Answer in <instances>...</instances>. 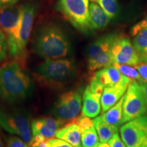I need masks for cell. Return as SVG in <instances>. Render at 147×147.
Here are the masks:
<instances>
[{
    "instance_id": "1",
    "label": "cell",
    "mask_w": 147,
    "mask_h": 147,
    "mask_svg": "<svg viewBox=\"0 0 147 147\" xmlns=\"http://www.w3.org/2000/svg\"><path fill=\"white\" fill-rule=\"evenodd\" d=\"M34 85L20 61L6 62L0 67V97L8 103L21 102L32 93Z\"/></svg>"
},
{
    "instance_id": "2",
    "label": "cell",
    "mask_w": 147,
    "mask_h": 147,
    "mask_svg": "<svg viewBox=\"0 0 147 147\" xmlns=\"http://www.w3.org/2000/svg\"><path fill=\"white\" fill-rule=\"evenodd\" d=\"M34 47L36 54L45 59L65 58L71 53V43L67 35L60 27L53 23L39 29Z\"/></svg>"
},
{
    "instance_id": "3",
    "label": "cell",
    "mask_w": 147,
    "mask_h": 147,
    "mask_svg": "<svg viewBox=\"0 0 147 147\" xmlns=\"http://www.w3.org/2000/svg\"><path fill=\"white\" fill-rule=\"evenodd\" d=\"M34 78L41 86L59 88L74 78L76 64L72 59H46L38 66L34 74Z\"/></svg>"
},
{
    "instance_id": "4",
    "label": "cell",
    "mask_w": 147,
    "mask_h": 147,
    "mask_svg": "<svg viewBox=\"0 0 147 147\" xmlns=\"http://www.w3.org/2000/svg\"><path fill=\"white\" fill-rule=\"evenodd\" d=\"M23 19V5H6L0 8V28L6 36L8 52L18 61H24L19 47Z\"/></svg>"
},
{
    "instance_id": "5",
    "label": "cell",
    "mask_w": 147,
    "mask_h": 147,
    "mask_svg": "<svg viewBox=\"0 0 147 147\" xmlns=\"http://www.w3.org/2000/svg\"><path fill=\"white\" fill-rule=\"evenodd\" d=\"M0 127L8 133L17 135L31 147L32 122L25 112L20 110L8 111L0 108Z\"/></svg>"
},
{
    "instance_id": "6",
    "label": "cell",
    "mask_w": 147,
    "mask_h": 147,
    "mask_svg": "<svg viewBox=\"0 0 147 147\" xmlns=\"http://www.w3.org/2000/svg\"><path fill=\"white\" fill-rule=\"evenodd\" d=\"M57 9L80 32L91 31L89 0H59Z\"/></svg>"
},
{
    "instance_id": "7",
    "label": "cell",
    "mask_w": 147,
    "mask_h": 147,
    "mask_svg": "<svg viewBox=\"0 0 147 147\" xmlns=\"http://www.w3.org/2000/svg\"><path fill=\"white\" fill-rule=\"evenodd\" d=\"M81 89L67 91L58 97L55 103L52 113L55 118L63 123L75 122L82 108Z\"/></svg>"
},
{
    "instance_id": "8",
    "label": "cell",
    "mask_w": 147,
    "mask_h": 147,
    "mask_svg": "<svg viewBox=\"0 0 147 147\" xmlns=\"http://www.w3.org/2000/svg\"><path fill=\"white\" fill-rule=\"evenodd\" d=\"M146 112V101L140 83L131 80L123 95L122 123L145 115Z\"/></svg>"
},
{
    "instance_id": "9",
    "label": "cell",
    "mask_w": 147,
    "mask_h": 147,
    "mask_svg": "<svg viewBox=\"0 0 147 147\" xmlns=\"http://www.w3.org/2000/svg\"><path fill=\"white\" fill-rule=\"evenodd\" d=\"M119 131L127 147H147V116L125 123Z\"/></svg>"
},
{
    "instance_id": "10",
    "label": "cell",
    "mask_w": 147,
    "mask_h": 147,
    "mask_svg": "<svg viewBox=\"0 0 147 147\" xmlns=\"http://www.w3.org/2000/svg\"><path fill=\"white\" fill-rule=\"evenodd\" d=\"M110 53L113 64L135 66L140 62L133 43L127 37L118 35L112 45Z\"/></svg>"
},
{
    "instance_id": "11",
    "label": "cell",
    "mask_w": 147,
    "mask_h": 147,
    "mask_svg": "<svg viewBox=\"0 0 147 147\" xmlns=\"http://www.w3.org/2000/svg\"><path fill=\"white\" fill-rule=\"evenodd\" d=\"M131 81V79L125 77L118 83L104 88L101 97L102 113L109 110L123 97Z\"/></svg>"
},
{
    "instance_id": "12",
    "label": "cell",
    "mask_w": 147,
    "mask_h": 147,
    "mask_svg": "<svg viewBox=\"0 0 147 147\" xmlns=\"http://www.w3.org/2000/svg\"><path fill=\"white\" fill-rule=\"evenodd\" d=\"M36 12V7L34 5L31 3L23 5V19L20 33L19 47L22 57L24 59L25 57V51L32 32Z\"/></svg>"
},
{
    "instance_id": "13",
    "label": "cell",
    "mask_w": 147,
    "mask_h": 147,
    "mask_svg": "<svg viewBox=\"0 0 147 147\" xmlns=\"http://www.w3.org/2000/svg\"><path fill=\"white\" fill-rule=\"evenodd\" d=\"M117 36L116 34H106L92 42L87 49V64L110 53L112 45Z\"/></svg>"
},
{
    "instance_id": "14",
    "label": "cell",
    "mask_w": 147,
    "mask_h": 147,
    "mask_svg": "<svg viewBox=\"0 0 147 147\" xmlns=\"http://www.w3.org/2000/svg\"><path fill=\"white\" fill-rule=\"evenodd\" d=\"M101 97V95L96 94L91 91L88 85L82 95V115L90 118L97 117L102 110Z\"/></svg>"
},
{
    "instance_id": "15",
    "label": "cell",
    "mask_w": 147,
    "mask_h": 147,
    "mask_svg": "<svg viewBox=\"0 0 147 147\" xmlns=\"http://www.w3.org/2000/svg\"><path fill=\"white\" fill-rule=\"evenodd\" d=\"M126 76L123 75L114 65L99 69L93 78L103 87H110L123 80Z\"/></svg>"
},
{
    "instance_id": "16",
    "label": "cell",
    "mask_w": 147,
    "mask_h": 147,
    "mask_svg": "<svg viewBox=\"0 0 147 147\" xmlns=\"http://www.w3.org/2000/svg\"><path fill=\"white\" fill-rule=\"evenodd\" d=\"M55 137L63 140L74 147H82L81 131L76 122L64 125L57 131Z\"/></svg>"
},
{
    "instance_id": "17",
    "label": "cell",
    "mask_w": 147,
    "mask_h": 147,
    "mask_svg": "<svg viewBox=\"0 0 147 147\" xmlns=\"http://www.w3.org/2000/svg\"><path fill=\"white\" fill-rule=\"evenodd\" d=\"M89 18L91 30L105 28L111 19L100 5L95 2L89 4Z\"/></svg>"
},
{
    "instance_id": "18",
    "label": "cell",
    "mask_w": 147,
    "mask_h": 147,
    "mask_svg": "<svg viewBox=\"0 0 147 147\" xmlns=\"http://www.w3.org/2000/svg\"><path fill=\"white\" fill-rule=\"evenodd\" d=\"M123 97L115 105L107 111L102 113V115L100 116L103 120L108 124L118 128L123 124Z\"/></svg>"
},
{
    "instance_id": "19",
    "label": "cell",
    "mask_w": 147,
    "mask_h": 147,
    "mask_svg": "<svg viewBox=\"0 0 147 147\" xmlns=\"http://www.w3.org/2000/svg\"><path fill=\"white\" fill-rule=\"evenodd\" d=\"M93 125L96 129L100 142H108L114 134L118 133V127L108 124L101 117H95L93 119Z\"/></svg>"
},
{
    "instance_id": "20",
    "label": "cell",
    "mask_w": 147,
    "mask_h": 147,
    "mask_svg": "<svg viewBox=\"0 0 147 147\" xmlns=\"http://www.w3.org/2000/svg\"><path fill=\"white\" fill-rule=\"evenodd\" d=\"M132 43L140 61L147 63V27L134 36Z\"/></svg>"
},
{
    "instance_id": "21",
    "label": "cell",
    "mask_w": 147,
    "mask_h": 147,
    "mask_svg": "<svg viewBox=\"0 0 147 147\" xmlns=\"http://www.w3.org/2000/svg\"><path fill=\"white\" fill-rule=\"evenodd\" d=\"M32 136L37 134H42L47 139H51L55 137V134L57 133L55 130L53 129L45 122L43 117L34 119L32 121Z\"/></svg>"
},
{
    "instance_id": "22",
    "label": "cell",
    "mask_w": 147,
    "mask_h": 147,
    "mask_svg": "<svg viewBox=\"0 0 147 147\" xmlns=\"http://www.w3.org/2000/svg\"><path fill=\"white\" fill-rule=\"evenodd\" d=\"M99 141L100 140L94 126L81 132L82 147H96Z\"/></svg>"
},
{
    "instance_id": "23",
    "label": "cell",
    "mask_w": 147,
    "mask_h": 147,
    "mask_svg": "<svg viewBox=\"0 0 147 147\" xmlns=\"http://www.w3.org/2000/svg\"><path fill=\"white\" fill-rule=\"evenodd\" d=\"M113 65L119 69V71L123 75L131 79V80H136L138 82L142 81V79L141 78L138 69L135 67V66L117 63H115Z\"/></svg>"
},
{
    "instance_id": "24",
    "label": "cell",
    "mask_w": 147,
    "mask_h": 147,
    "mask_svg": "<svg viewBox=\"0 0 147 147\" xmlns=\"http://www.w3.org/2000/svg\"><path fill=\"white\" fill-rule=\"evenodd\" d=\"M97 2L111 19L117 16L118 12L117 0H97Z\"/></svg>"
},
{
    "instance_id": "25",
    "label": "cell",
    "mask_w": 147,
    "mask_h": 147,
    "mask_svg": "<svg viewBox=\"0 0 147 147\" xmlns=\"http://www.w3.org/2000/svg\"><path fill=\"white\" fill-rule=\"evenodd\" d=\"M8 53V42L6 36L0 28V63L5 59Z\"/></svg>"
},
{
    "instance_id": "26",
    "label": "cell",
    "mask_w": 147,
    "mask_h": 147,
    "mask_svg": "<svg viewBox=\"0 0 147 147\" xmlns=\"http://www.w3.org/2000/svg\"><path fill=\"white\" fill-rule=\"evenodd\" d=\"M75 122L78 124L81 132L94 126V125H93V120H91L90 117H88L87 116H84L82 115L78 116L76 118V121H75Z\"/></svg>"
},
{
    "instance_id": "27",
    "label": "cell",
    "mask_w": 147,
    "mask_h": 147,
    "mask_svg": "<svg viewBox=\"0 0 147 147\" xmlns=\"http://www.w3.org/2000/svg\"><path fill=\"white\" fill-rule=\"evenodd\" d=\"M6 147H30L23 140L17 136H10L6 138Z\"/></svg>"
},
{
    "instance_id": "28",
    "label": "cell",
    "mask_w": 147,
    "mask_h": 147,
    "mask_svg": "<svg viewBox=\"0 0 147 147\" xmlns=\"http://www.w3.org/2000/svg\"><path fill=\"white\" fill-rule=\"evenodd\" d=\"M147 27V15L145 18H143L142 20H141L140 21H139L138 23L136 24L135 25H134L132 27L131 29V36H134L135 35H136L140 31L142 30V29L146 28Z\"/></svg>"
},
{
    "instance_id": "29",
    "label": "cell",
    "mask_w": 147,
    "mask_h": 147,
    "mask_svg": "<svg viewBox=\"0 0 147 147\" xmlns=\"http://www.w3.org/2000/svg\"><path fill=\"white\" fill-rule=\"evenodd\" d=\"M108 143L111 147H127L121 138L119 137L118 133L114 134L111 139L108 141Z\"/></svg>"
},
{
    "instance_id": "30",
    "label": "cell",
    "mask_w": 147,
    "mask_h": 147,
    "mask_svg": "<svg viewBox=\"0 0 147 147\" xmlns=\"http://www.w3.org/2000/svg\"><path fill=\"white\" fill-rule=\"evenodd\" d=\"M135 67L138 69L142 80L147 82V63L146 62H140Z\"/></svg>"
},
{
    "instance_id": "31",
    "label": "cell",
    "mask_w": 147,
    "mask_h": 147,
    "mask_svg": "<svg viewBox=\"0 0 147 147\" xmlns=\"http://www.w3.org/2000/svg\"><path fill=\"white\" fill-rule=\"evenodd\" d=\"M49 141L51 144V147H74L69 143L57 138L49 139Z\"/></svg>"
},
{
    "instance_id": "32",
    "label": "cell",
    "mask_w": 147,
    "mask_h": 147,
    "mask_svg": "<svg viewBox=\"0 0 147 147\" xmlns=\"http://www.w3.org/2000/svg\"><path fill=\"white\" fill-rule=\"evenodd\" d=\"M19 0H0V8L6 5H15Z\"/></svg>"
},
{
    "instance_id": "33",
    "label": "cell",
    "mask_w": 147,
    "mask_h": 147,
    "mask_svg": "<svg viewBox=\"0 0 147 147\" xmlns=\"http://www.w3.org/2000/svg\"><path fill=\"white\" fill-rule=\"evenodd\" d=\"M139 83H140V85L141 89H142L143 95H144L145 101H146V106H147V82L142 80V81L140 82Z\"/></svg>"
},
{
    "instance_id": "34",
    "label": "cell",
    "mask_w": 147,
    "mask_h": 147,
    "mask_svg": "<svg viewBox=\"0 0 147 147\" xmlns=\"http://www.w3.org/2000/svg\"><path fill=\"white\" fill-rule=\"evenodd\" d=\"M38 147H51V144L49 142V139L43 141V142H40L39 144H38Z\"/></svg>"
},
{
    "instance_id": "35",
    "label": "cell",
    "mask_w": 147,
    "mask_h": 147,
    "mask_svg": "<svg viewBox=\"0 0 147 147\" xmlns=\"http://www.w3.org/2000/svg\"><path fill=\"white\" fill-rule=\"evenodd\" d=\"M96 147H111L109 143L107 142H100Z\"/></svg>"
},
{
    "instance_id": "36",
    "label": "cell",
    "mask_w": 147,
    "mask_h": 147,
    "mask_svg": "<svg viewBox=\"0 0 147 147\" xmlns=\"http://www.w3.org/2000/svg\"><path fill=\"white\" fill-rule=\"evenodd\" d=\"M0 147H4V146H3V143L2 139H1V133H0Z\"/></svg>"
},
{
    "instance_id": "37",
    "label": "cell",
    "mask_w": 147,
    "mask_h": 147,
    "mask_svg": "<svg viewBox=\"0 0 147 147\" xmlns=\"http://www.w3.org/2000/svg\"><path fill=\"white\" fill-rule=\"evenodd\" d=\"M90 1H91L92 2H95V1H97V0H90Z\"/></svg>"
},
{
    "instance_id": "38",
    "label": "cell",
    "mask_w": 147,
    "mask_h": 147,
    "mask_svg": "<svg viewBox=\"0 0 147 147\" xmlns=\"http://www.w3.org/2000/svg\"><path fill=\"white\" fill-rule=\"evenodd\" d=\"M34 147H38V146H34Z\"/></svg>"
}]
</instances>
